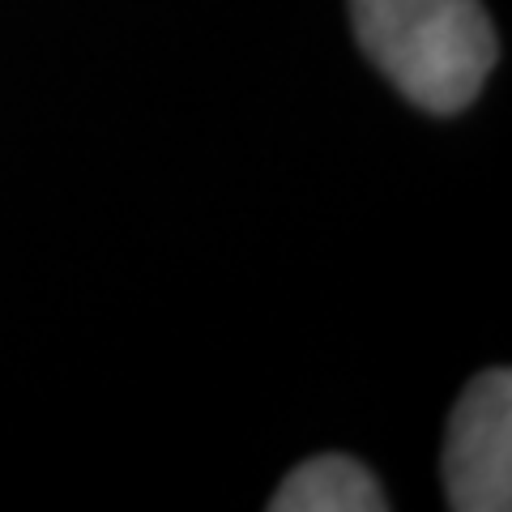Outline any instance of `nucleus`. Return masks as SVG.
<instances>
[{"mask_svg":"<svg viewBox=\"0 0 512 512\" xmlns=\"http://www.w3.org/2000/svg\"><path fill=\"white\" fill-rule=\"evenodd\" d=\"M350 30L359 52L427 116L466 111L500 60L483 0H350Z\"/></svg>","mask_w":512,"mask_h":512,"instance_id":"1","label":"nucleus"},{"mask_svg":"<svg viewBox=\"0 0 512 512\" xmlns=\"http://www.w3.org/2000/svg\"><path fill=\"white\" fill-rule=\"evenodd\" d=\"M384 508H389V495H384L380 478L363 461L342 453L308 457L269 495V512H384Z\"/></svg>","mask_w":512,"mask_h":512,"instance_id":"3","label":"nucleus"},{"mask_svg":"<svg viewBox=\"0 0 512 512\" xmlns=\"http://www.w3.org/2000/svg\"><path fill=\"white\" fill-rule=\"evenodd\" d=\"M444 495L453 512L512 508V372L491 367L457 397L444 436Z\"/></svg>","mask_w":512,"mask_h":512,"instance_id":"2","label":"nucleus"}]
</instances>
